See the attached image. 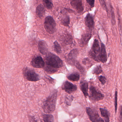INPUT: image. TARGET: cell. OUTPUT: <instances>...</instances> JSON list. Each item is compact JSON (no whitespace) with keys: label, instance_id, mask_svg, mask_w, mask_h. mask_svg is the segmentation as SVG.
Here are the masks:
<instances>
[{"label":"cell","instance_id":"obj_4","mask_svg":"<svg viewBox=\"0 0 122 122\" xmlns=\"http://www.w3.org/2000/svg\"><path fill=\"white\" fill-rule=\"evenodd\" d=\"M104 97V95L98 92L94 86H91L90 87L89 98L92 102H96L102 100Z\"/></svg>","mask_w":122,"mask_h":122},{"label":"cell","instance_id":"obj_14","mask_svg":"<svg viewBox=\"0 0 122 122\" xmlns=\"http://www.w3.org/2000/svg\"><path fill=\"white\" fill-rule=\"evenodd\" d=\"M85 23L87 27L90 30L93 29L94 24L93 15L91 14H87L85 19Z\"/></svg>","mask_w":122,"mask_h":122},{"label":"cell","instance_id":"obj_12","mask_svg":"<svg viewBox=\"0 0 122 122\" xmlns=\"http://www.w3.org/2000/svg\"><path fill=\"white\" fill-rule=\"evenodd\" d=\"M79 54V51L77 49H73L70 51L68 56V61L70 64H74L75 63Z\"/></svg>","mask_w":122,"mask_h":122},{"label":"cell","instance_id":"obj_11","mask_svg":"<svg viewBox=\"0 0 122 122\" xmlns=\"http://www.w3.org/2000/svg\"><path fill=\"white\" fill-rule=\"evenodd\" d=\"M101 51L98 56V61L101 62L102 63H105L107 61L106 47L103 43H101Z\"/></svg>","mask_w":122,"mask_h":122},{"label":"cell","instance_id":"obj_17","mask_svg":"<svg viewBox=\"0 0 122 122\" xmlns=\"http://www.w3.org/2000/svg\"><path fill=\"white\" fill-rule=\"evenodd\" d=\"M101 115L104 118L106 122H110V114L107 109L105 108H100V109Z\"/></svg>","mask_w":122,"mask_h":122},{"label":"cell","instance_id":"obj_25","mask_svg":"<svg viewBox=\"0 0 122 122\" xmlns=\"http://www.w3.org/2000/svg\"><path fill=\"white\" fill-rule=\"evenodd\" d=\"M102 72V68L100 65L96 66L93 70L92 73L93 74L99 75Z\"/></svg>","mask_w":122,"mask_h":122},{"label":"cell","instance_id":"obj_22","mask_svg":"<svg viewBox=\"0 0 122 122\" xmlns=\"http://www.w3.org/2000/svg\"><path fill=\"white\" fill-rule=\"evenodd\" d=\"M110 12H111V22L112 25H114L116 24L115 14L113 6L110 3Z\"/></svg>","mask_w":122,"mask_h":122},{"label":"cell","instance_id":"obj_6","mask_svg":"<svg viewBox=\"0 0 122 122\" xmlns=\"http://www.w3.org/2000/svg\"><path fill=\"white\" fill-rule=\"evenodd\" d=\"M86 112L90 119L92 122H105L100 117L97 111L95 109L90 107H87Z\"/></svg>","mask_w":122,"mask_h":122},{"label":"cell","instance_id":"obj_31","mask_svg":"<svg viewBox=\"0 0 122 122\" xmlns=\"http://www.w3.org/2000/svg\"><path fill=\"white\" fill-rule=\"evenodd\" d=\"M99 80L101 83L102 85L105 84L106 81V79L105 76H100L99 77Z\"/></svg>","mask_w":122,"mask_h":122},{"label":"cell","instance_id":"obj_21","mask_svg":"<svg viewBox=\"0 0 122 122\" xmlns=\"http://www.w3.org/2000/svg\"><path fill=\"white\" fill-rule=\"evenodd\" d=\"M43 119L44 122H54V118L52 115L46 114L43 115Z\"/></svg>","mask_w":122,"mask_h":122},{"label":"cell","instance_id":"obj_1","mask_svg":"<svg viewBox=\"0 0 122 122\" xmlns=\"http://www.w3.org/2000/svg\"><path fill=\"white\" fill-rule=\"evenodd\" d=\"M45 70L48 73H54L63 65L60 58L52 53H48L46 56Z\"/></svg>","mask_w":122,"mask_h":122},{"label":"cell","instance_id":"obj_18","mask_svg":"<svg viewBox=\"0 0 122 122\" xmlns=\"http://www.w3.org/2000/svg\"><path fill=\"white\" fill-rule=\"evenodd\" d=\"M91 38V35L90 34H85L84 35H83L81 41V43L82 45L83 46L86 45Z\"/></svg>","mask_w":122,"mask_h":122},{"label":"cell","instance_id":"obj_26","mask_svg":"<svg viewBox=\"0 0 122 122\" xmlns=\"http://www.w3.org/2000/svg\"><path fill=\"white\" fill-rule=\"evenodd\" d=\"M64 39V42L67 44H71L72 42V37L71 35L67 34L65 35Z\"/></svg>","mask_w":122,"mask_h":122},{"label":"cell","instance_id":"obj_28","mask_svg":"<svg viewBox=\"0 0 122 122\" xmlns=\"http://www.w3.org/2000/svg\"><path fill=\"white\" fill-rule=\"evenodd\" d=\"M74 99V97L72 96H67L65 99V102L68 106H71L72 102Z\"/></svg>","mask_w":122,"mask_h":122},{"label":"cell","instance_id":"obj_29","mask_svg":"<svg viewBox=\"0 0 122 122\" xmlns=\"http://www.w3.org/2000/svg\"><path fill=\"white\" fill-rule=\"evenodd\" d=\"M75 65H76V67L77 69L81 72V73L83 74H84L85 73V70L82 67V66L78 62H75Z\"/></svg>","mask_w":122,"mask_h":122},{"label":"cell","instance_id":"obj_30","mask_svg":"<svg viewBox=\"0 0 122 122\" xmlns=\"http://www.w3.org/2000/svg\"><path fill=\"white\" fill-rule=\"evenodd\" d=\"M115 113L116 114L117 109V92L115 91Z\"/></svg>","mask_w":122,"mask_h":122},{"label":"cell","instance_id":"obj_15","mask_svg":"<svg viewBox=\"0 0 122 122\" xmlns=\"http://www.w3.org/2000/svg\"><path fill=\"white\" fill-rule=\"evenodd\" d=\"M80 88L85 97L89 96L88 94V83L86 80L81 81L80 84Z\"/></svg>","mask_w":122,"mask_h":122},{"label":"cell","instance_id":"obj_10","mask_svg":"<svg viewBox=\"0 0 122 122\" xmlns=\"http://www.w3.org/2000/svg\"><path fill=\"white\" fill-rule=\"evenodd\" d=\"M32 65L34 67L41 68L45 66V63L41 56H37L34 57L32 61Z\"/></svg>","mask_w":122,"mask_h":122},{"label":"cell","instance_id":"obj_8","mask_svg":"<svg viewBox=\"0 0 122 122\" xmlns=\"http://www.w3.org/2000/svg\"><path fill=\"white\" fill-rule=\"evenodd\" d=\"M70 4L79 13H81L84 11L82 0H70Z\"/></svg>","mask_w":122,"mask_h":122},{"label":"cell","instance_id":"obj_20","mask_svg":"<svg viewBox=\"0 0 122 122\" xmlns=\"http://www.w3.org/2000/svg\"><path fill=\"white\" fill-rule=\"evenodd\" d=\"M61 22L62 25L64 26L68 27L70 24V17L68 15H65L62 18Z\"/></svg>","mask_w":122,"mask_h":122},{"label":"cell","instance_id":"obj_33","mask_svg":"<svg viewBox=\"0 0 122 122\" xmlns=\"http://www.w3.org/2000/svg\"><path fill=\"white\" fill-rule=\"evenodd\" d=\"M30 122H37L34 119H33L32 117L31 119Z\"/></svg>","mask_w":122,"mask_h":122},{"label":"cell","instance_id":"obj_23","mask_svg":"<svg viewBox=\"0 0 122 122\" xmlns=\"http://www.w3.org/2000/svg\"><path fill=\"white\" fill-rule=\"evenodd\" d=\"M45 7L49 10L52 9L53 7V4L52 0H43Z\"/></svg>","mask_w":122,"mask_h":122},{"label":"cell","instance_id":"obj_24","mask_svg":"<svg viewBox=\"0 0 122 122\" xmlns=\"http://www.w3.org/2000/svg\"><path fill=\"white\" fill-rule=\"evenodd\" d=\"M54 51L58 54H60L61 53V48L56 41L54 43Z\"/></svg>","mask_w":122,"mask_h":122},{"label":"cell","instance_id":"obj_19","mask_svg":"<svg viewBox=\"0 0 122 122\" xmlns=\"http://www.w3.org/2000/svg\"><path fill=\"white\" fill-rule=\"evenodd\" d=\"M67 79L70 81H78L80 78V75L79 73L74 72L69 75L67 76Z\"/></svg>","mask_w":122,"mask_h":122},{"label":"cell","instance_id":"obj_3","mask_svg":"<svg viewBox=\"0 0 122 122\" xmlns=\"http://www.w3.org/2000/svg\"><path fill=\"white\" fill-rule=\"evenodd\" d=\"M44 27L49 33L52 34L56 30V23L53 17L48 16L46 17L44 22Z\"/></svg>","mask_w":122,"mask_h":122},{"label":"cell","instance_id":"obj_27","mask_svg":"<svg viewBox=\"0 0 122 122\" xmlns=\"http://www.w3.org/2000/svg\"><path fill=\"white\" fill-rule=\"evenodd\" d=\"M100 5L102 8L105 10L106 11L107 13H108L109 12V10L107 8V6L105 0H99Z\"/></svg>","mask_w":122,"mask_h":122},{"label":"cell","instance_id":"obj_13","mask_svg":"<svg viewBox=\"0 0 122 122\" xmlns=\"http://www.w3.org/2000/svg\"><path fill=\"white\" fill-rule=\"evenodd\" d=\"M38 49L42 55H46L48 53V46L44 41H39Z\"/></svg>","mask_w":122,"mask_h":122},{"label":"cell","instance_id":"obj_5","mask_svg":"<svg viewBox=\"0 0 122 122\" xmlns=\"http://www.w3.org/2000/svg\"><path fill=\"white\" fill-rule=\"evenodd\" d=\"M24 76L28 81H37L40 80L39 75L37 74L33 70L30 68H24L23 70Z\"/></svg>","mask_w":122,"mask_h":122},{"label":"cell","instance_id":"obj_9","mask_svg":"<svg viewBox=\"0 0 122 122\" xmlns=\"http://www.w3.org/2000/svg\"><path fill=\"white\" fill-rule=\"evenodd\" d=\"M62 89L67 93L71 94L76 91L77 87V86L74 85L71 82L68 81H66L63 84Z\"/></svg>","mask_w":122,"mask_h":122},{"label":"cell","instance_id":"obj_32","mask_svg":"<svg viewBox=\"0 0 122 122\" xmlns=\"http://www.w3.org/2000/svg\"><path fill=\"white\" fill-rule=\"evenodd\" d=\"M86 1L91 8H93L94 6L95 0H86Z\"/></svg>","mask_w":122,"mask_h":122},{"label":"cell","instance_id":"obj_7","mask_svg":"<svg viewBox=\"0 0 122 122\" xmlns=\"http://www.w3.org/2000/svg\"><path fill=\"white\" fill-rule=\"evenodd\" d=\"M101 51L99 41L95 39L92 47L91 49L89 52L90 56L95 61H98V57Z\"/></svg>","mask_w":122,"mask_h":122},{"label":"cell","instance_id":"obj_16","mask_svg":"<svg viewBox=\"0 0 122 122\" xmlns=\"http://www.w3.org/2000/svg\"><path fill=\"white\" fill-rule=\"evenodd\" d=\"M36 13L38 17L42 18L44 16L45 14V9L43 5L40 4L37 7Z\"/></svg>","mask_w":122,"mask_h":122},{"label":"cell","instance_id":"obj_2","mask_svg":"<svg viewBox=\"0 0 122 122\" xmlns=\"http://www.w3.org/2000/svg\"><path fill=\"white\" fill-rule=\"evenodd\" d=\"M58 92L55 90L44 102L43 108L44 112L47 114L52 113L56 109Z\"/></svg>","mask_w":122,"mask_h":122}]
</instances>
